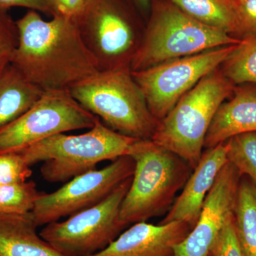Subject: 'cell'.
<instances>
[{"mask_svg": "<svg viewBox=\"0 0 256 256\" xmlns=\"http://www.w3.org/2000/svg\"><path fill=\"white\" fill-rule=\"evenodd\" d=\"M252 132H256V92L239 90L216 112L206 133L204 148L210 149L234 136Z\"/></svg>", "mask_w": 256, "mask_h": 256, "instance_id": "cell-15", "label": "cell"}, {"mask_svg": "<svg viewBox=\"0 0 256 256\" xmlns=\"http://www.w3.org/2000/svg\"><path fill=\"white\" fill-rule=\"evenodd\" d=\"M232 90V84L224 75L215 70L208 74L159 121L152 140L178 154L194 169L216 112Z\"/></svg>", "mask_w": 256, "mask_h": 256, "instance_id": "cell-5", "label": "cell"}, {"mask_svg": "<svg viewBox=\"0 0 256 256\" xmlns=\"http://www.w3.org/2000/svg\"><path fill=\"white\" fill-rule=\"evenodd\" d=\"M18 40L16 21L8 11L0 10V68L10 63Z\"/></svg>", "mask_w": 256, "mask_h": 256, "instance_id": "cell-24", "label": "cell"}, {"mask_svg": "<svg viewBox=\"0 0 256 256\" xmlns=\"http://www.w3.org/2000/svg\"><path fill=\"white\" fill-rule=\"evenodd\" d=\"M32 212L0 215V256H66L37 234Z\"/></svg>", "mask_w": 256, "mask_h": 256, "instance_id": "cell-16", "label": "cell"}, {"mask_svg": "<svg viewBox=\"0 0 256 256\" xmlns=\"http://www.w3.org/2000/svg\"><path fill=\"white\" fill-rule=\"evenodd\" d=\"M131 6H136L128 0H90L77 20L100 70L130 68L141 43Z\"/></svg>", "mask_w": 256, "mask_h": 256, "instance_id": "cell-7", "label": "cell"}, {"mask_svg": "<svg viewBox=\"0 0 256 256\" xmlns=\"http://www.w3.org/2000/svg\"><path fill=\"white\" fill-rule=\"evenodd\" d=\"M131 180L128 178L97 204L64 222L46 224L40 235L66 256H90L104 250L126 227L120 210Z\"/></svg>", "mask_w": 256, "mask_h": 256, "instance_id": "cell-9", "label": "cell"}, {"mask_svg": "<svg viewBox=\"0 0 256 256\" xmlns=\"http://www.w3.org/2000/svg\"><path fill=\"white\" fill-rule=\"evenodd\" d=\"M98 120L68 90L44 92L26 112L0 127V154L21 152L55 134L90 129Z\"/></svg>", "mask_w": 256, "mask_h": 256, "instance_id": "cell-8", "label": "cell"}, {"mask_svg": "<svg viewBox=\"0 0 256 256\" xmlns=\"http://www.w3.org/2000/svg\"><path fill=\"white\" fill-rule=\"evenodd\" d=\"M128 156L136 166L120 210L126 226L166 215L193 171L184 160L152 140H138Z\"/></svg>", "mask_w": 256, "mask_h": 256, "instance_id": "cell-2", "label": "cell"}, {"mask_svg": "<svg viewBox=\"0 0 256 256\" xmlns=\"http://www.w3.org/2000/svg\"><path fill=\"white\" fill-rule=\"evenodd\" d=\"M40 194L32 181L0 185V215L30 213Z\"/></svg>", "mask_w": 256, "mask_h": 256, "instance_id": "cell-21", "label": "cell"}, {"mask_svg": "<svg viewBox=\"0 0 256 256\" xmlns=\"http://www.w3.org/2000/svg\"><path fill=\"white\" fill-rule=\"evenodd\" d=\"M227 159L238 170L240 176H246L256 186V132L238 134L226 141Z\"/></svg>", "mask_w": 256, "mask_h": 256, "instance_id": "cell-22", "label": "cell"}, {"mask_svg": "<svg viewBox=\"0 0 256 256\" xmlns=\"http://www.w3.org/2000/svg\"><path fill=\"white\" fill-rule=\"evenodd\" d=\"M32 174L31 166L21 153L0 154V185L24 182Z\"/></svg>", "mask_w": 256, "mask_h": 256, "instance_id": "cell-23", "label": "cell"}, {"mask_svg": "<svg viewBox=\"0 0 256 256\" xmlns=\"http://www.w3.org/2000/svg\"><path fill=\"white\" fill-rule=\"evenodd\" d=\"M224 76L229 82L256 84V36L242 40L224 62Z\"/></svg>", "mask_w": 256, "mask_h": 256, "instance_id": "cell-20", "label": "cell"}, {"mask_svg": "<svg viewBox=\"0 0 256 256\" xmlns=\"http://www.w3.org/2000/svg\"><path fill=\"white\" fill-rule=\"evenodd\" d=\"M238 34L256 36V0H238L234 3Z\"/></svg>", "mask_w": 256, "mask_h": 256, "instance_id": "cell-26", "label": "cell"}, {"mask_svg": "<svg viewBox=\"0 0 256 256\" xmlns=\"http://www.w3.org/2000/svg\"><path fill=\"white\" fill-rule=\"evenodd\" d=\"M192 227L182 222L133 224L104 250L90 256H174V247L188 236Z\"/></svg>", "mask_w": 256, "mask_h": 256, "instance_id": "cell-13", "label": "cell"}, {"mask_svg": "<svg viewBox=\"0 0 256 256\" xmlns=\"http://www.w3.org/2000/svg\"><path fill=\"white\" fill-rule=\"evenodd\" d=\"M242 40L204 24L170 2L153 6L150 20L130 63L132 72L168 60L238 44Z\"/></svg>", "mask_w": 256, "mask_h": 256, "instance_id": "cell-6", "label": "cell"}, {"mask_svg": "<svg viewBox=\"0 0 256 256\" xmlns=\"http://www.w3.org/2000/svg\"><path fill=\"white\" fill-rule=\"evenodd\" d=\"M208 256H244L236 235L234 214L226 222Z\"/></svg>", "mask_w": 256, "mask_h": 256, "instance_id": "cell-25", "label": "cell"}, {"mask_svg": "<svg viewBox=\"0 0 256 256\" xmlns=\"http://www.w3.org/2000/svg\"><path fill=\"white\" fill-rule=\"evenodd\" d=\"M132 4L142 12H146L149 9L150 5V0H128Z\"/></svg>", "mask_w": 256, "mask_h": 256, "instance_id": "cell-29", "label": "cell"}, {"mask_svg": "<svg viewBox=\"0 0 256 256\" xmlns=\"http://www.w3.org/2000/svg\"><path fill=\"white\" fill-rule=\"evenodd\" d=\"M54 11V16H65L78 20L90 0H48Z\"/></svg>", "mask_w": 256, "mask_h": 256, "instance_id": "cell-27", "label": "cell"}, {"mask_svg": "<svg viewBox=\"0 0 256 256\" xmlns=\"http://www.w3.org/2000/svg\"><path fill=\"white\" fill-rule=\"evenodd\" d=\"M240 178L232 163L224 165L207 194L196 224L174 247V256H208L226 222L234 214Z\"/></svg>", "mask_w": 256, "mask_h": 256, "instance_id": "cell-12", "label": "cell"}, {"mask_svg": "<svg viewBox=\"0 0 256 256\" xmlns=\"http://www.w3.org/2000/svg\"><path fill=\"white\" fill-rule=\"evenodd\" d=\"M138 140L116 132L100 119L88 132L55 134L22 151L30 166L43 162L41 174L50 183L66 182L97 169L101 162L128 156Z\"/></svg>", "mask_w": 256, "mask_h": 256, "instance_id": "cell-4", "label": "cell"}, {"mask_svg": "<svg viewBox=\"0 0 256 256\" xmlns=\"http://www.w3.org/2000/svg\"><path fill=\"white\" fill-rule=\"evenodd\" d=\"M230 1L234 3L235 2L238 1V0H230Z\"/></svg>", "mask_w": 256, "mask_h": 256, "instance_id": "cell-30", "label": "cell"}, {"mask_svg": "<svg viewBox=\"0 0 256 256\" xmlns=\"http://www.w3.org/2000/svg\"><path fill=\"white\" fill-rule=\"evenodd\" d=\"M234 225L244 256H256V186L246 176L239 183Z\"/></svg>", "mask_w": 256, "mask_h": 256, "instance_id": "cell-18", "label": "cell"}, {"mask_svg": "<svg viewBox=\"0 0 256 256\" xmlns=\"http://www.w3.org/2000/svg\"><path fill=\"white\" fill-rule=\"evenodd\" d=\"M43 92L11 63L0 68V127L26 112Z\"/></svg>", "mask_w": 256, "mask_h": 256, "instance_id": "cell-17", "label": "cell"}, {"mask_svg": "<svg viewBox=\"0 0 256 256\" xmlns=\"http://www.w3.org/2000/svg\"><path fill=\"white\" fill-rule=\"evenodd\" d=\"M188 16L207 26L238 34V22L230 0H166Z\"/></svg>", "mask_w": 256, "mask_h": 256, "instance_id": "cell-19", "label": "cell"}, {"mask_svg": "<svg viewBox=\"0 0 256 256\" xmlns=\"http://www.w3.org/2000/svg\"><path fill=\"white\" fill-rule=\"evenodd\" d=\"M18 40L10 63L42 92L68 90L99 72L76 20L28 10L16 21Z\"/></svg>", "mask_w": 256, "mask_h": 256, "instance_id": "cell-1", "label": "cell"}, {"mask_svg": "<svg viewBox=\"0 0 256 256\" xmlns=\"http://www.w3.org/2000/svg\"><path fill=\"white\" fill-rule=\"evenodd\" d=\"M236 45L218 47L132 72L153 117L158 121L164 118L183 96L225 62Z\"/></svg>", "mask_w": 256, "mask_h": 256, "instance_id": "cell-10", "label": "cell"}, {"mask_svg": "<svg viewBox=\"0 0 256 256\" xmlns=\"http://www.w3.org/2000/svg\"><path fill=\"white\" fill-rule=\"evenodd\" d=\"M68 92L106 126L128 137L151 140L159 122L130 68L99 70Z\"/></svg>", "mask_w": 256, "mask_h": 256, "instance_id": "cell-3", "label": "cell"}, {"mask_svg": "<svg viewBox=\"0 0 256 256\" xmlns=\"http://www.w3.org/2000/svg\"><path fill=\"white\" fill-rule=\"evenodd\" d=\"M226 142L203 152L181 194L176 197L169 212L159 224L182 222L193 228L198 220L207 194L218 173L228 162Z\"/></svg>", "mask_w": 256, "mask_h": 256, "instance_id": "cell-14", "label": "cell"}, {"mask_svg": "<svg viewBox=\"0 0 256 256\" xmlns=\"http://www.w3.org/2000/svg\"><path fill=\"white\" fill-rule=\"evenodd\" d=\"M134 166L130 156H120L102 169L72 178L56 191L40 193L32 212L37 226L58 222L97 204L132 178Z\"/></svg>", "mask_w": 256, "mask_h": 256, "instance_id": "cell-11", "label": "cell"}, {"mask_svg": "<svg viewBox=\"0 0 256 256\" xmlns=\"http://www.w3.org/2000/svg\"><path fill=\"white\" fill-rule=\"evenodd\" d=\"M12 8H24L54 16L48 0H0V10L8 11Z\"/></svg>", "mask_w": 256, "mask_h": 256, "instance_id": "cell-28", "label": "cell"}]
</instances>
